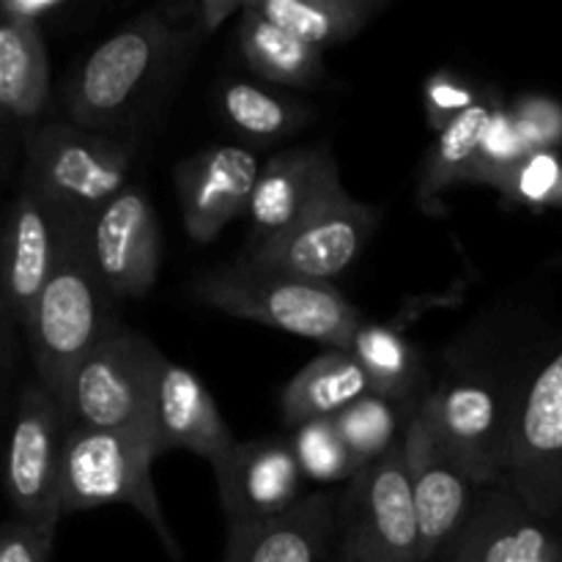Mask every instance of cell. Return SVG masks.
<instances>
[{
    "label": "cell",
    "instance_id": "obj_1",
    "mask_svg": "<svg viewBox=\"0 0 562 562\" xmlns=\"http://www.w3.org/2000/svg\"><path fill=\"white\" fill-rule=\"evenodd\" d=\"M195 38L157 14L143 11L104 38L71 71L64 88L66 121L124 137L148 104L170 86L173 71L195 47Z\"/></svg>",
    "mask_w": 562,
    "mask_h": 562
},
{
    "label": "cell",
    "instance_id": "obj_2",
    "mask_svg": "<svg viewBox=\"0 0 562 562\" xmlns=\"http://www.w3.org/2000/svg\"><path fill=\"white\" fill-rule=\"evenodd\" d=\"M190 291L212 311L311 338L324 349L346 351L355 329L366 322L360 307L333 283L274 272L245 258L198 274Z\"/></svg>",
    "mask_w": 562,
    "mask_h": 562
},
{
    "label": "cell",
    "instance_id": "obj_3",
    "mask_svg": "<svg viewBox=\"0 0 562 562\" xmlns=\"http://www.w3.org/2000/svg\"><path fill=\"white\" fill-rule=\"evenodd\" d=\"M86 223L71 234L58 267L44 283L22 329L33 376L58 398L71 368L119 324L115 302L104 291L86 250Z\"/></svg>",
    "mask_w": 562,
    "mask_h": 562
},
{
    "label": "cell",
    "instance_id": "obj_4",
    "mask_svg": "<svg viewBox=\"0 0 562 562\" xmlns=\"http://www.w3.org/2000/svg\"><path fill=\"white\" fill-rule=\"evenodd\" d=\"M159 456L162 453L148 434L69 426L60 464V514L130 505L157 532L165 552L181 560V547L154 488L151 467Z\"/></svg>",
    "mask_w": 562,
    "mask_h": 562
},
{
    "label": "cell",
    "instance_id": "obj_5",
    "mask_svg": "<svg viewBox=\"0 0 562 562\" xmlns=\"http://www.w3.org/2000/svg\"><path fill=\"white\" fill-rule=\"evenodd\" d=\"M20 181L64 212L91 217L130 187L135 146L121 135L49 121L22 137Z\"/></svg>",
    "mask_w": 562,
    "mask_h": 562
},
{
    "label": "cell",
    "instance_id": "obj_6",
    "mask_svg": "<svg viewBox=\"0 0 562 562\" xmlns=\"http://www.w3.org/2000/svg\"><path fill=\"white\" fill-rule=\"evenodd\" d=\"M162 357L146 335L119 324L71 368L60 387L58 404L69 426L154 437L151 393Z\"/></svg>",
    "mask_w": 562,
    "mask_h": 562
},
{
    "label": "cell",
    "instance_id": "obj_7",
    "mask_svg": "<svg viewBox=\"0 0 562 562\" xmlns=\"http://www.w3.org/2000/svg\"><path fill=\"white\" fill-rule=\"evenodd\" d=\"M66 431L69 420L58 398L31 373L22 382L5 437L0 488L11 508V519L42 530H58L64 519L60 464H64Z\"/></svg>",
    "mask_w": 562,
    "mask_h": 562
},
{
    "label": "cell",
    "instance_id": "obj_8",
    "mask_svg": "<svg viewBox=\"0 0 562 562\" xmlns=\"http://www.w3.org/2000/svg\"><path fill=\"white\" fill-rule=\"evenodd\" d=\"M340 562H420V536L401 442L362 467L335 505Z\"/></svg>",
    "mask_w": 562,
    "mask_h": 562
},
{
    "label": "cell",
    "instance_id": "obj_9",
    "mask_svg": "<svg viewBox=\"0 0 562 562\" xmlns=\"http://www.w3.org/2000/svg\"><path fill=\"white\" fill-rule=\"evenodd\" d=\"M82 220L88 217L64 212L22 181L16 184L0 225V302L20 333Z\"/></svg>",
    "mask_w": 562,
    "mask_h": 562
},
{
    "label": "cell",
    "instance_id": "obj_10",
    "mask_svg": "<svg viewBox=\"0 0 562 562\" xmlns=\"http://www.w3.org/2000/svg\"><path fill=\"white\" fill-rule=\"evenodd\" d=\"M86 250L110 300H140L162 267V228L140 187H126L88 217Z\"/></svg>",
    "mask_w": 562,
    "mask_h": 562
},
{
    "label": "cell",
    "instance_id": "obj_11",
    "mask_svg": "<svg viewBox=\"0 0 562 562\" xmlns=\"http://www.w3.org/2000/svg\"><path fill=\"white\" fill-rule=\"evenodd\" d=\"M376 209L355 201L346 192L280 236L247 247L241 258L294 278L333 283V278L346 272L360 258L376 231Z\"/></svg>",
    "mask_w": 562,
    "mask_h": 562
},
{
    "label": "cell",
    "instance_id": "obj_12",
    "mask_svg": "<svg viewBox=\"0 0 562 562\" xmlns=\"http://www.w3.org/2000/svg\"><path fill=\"white\" fill-rule=\"evenodd\" d=\"M412 505L420 536V562H437L472 510V481L439 442L426 406L415 409L401 437Z\"/></svg>",
    "mask_w": 562,
    "mask_h": 562
},
{
    "label": "cell",
    "instance_id": "obj_13",
    "mask_svg": "<svg viewBox=\"0 0 562 562\" xmlns=\"http://www.w3.org/2000/svg\"><path fill=\"white\" fill-rule=\"evenodd\" d=\"M346 195L340 184V170L333 151L322 143L316 146H296L274 154L258 170L250 203H247V223H250V245L280 236L318 212L327 203Z\"/></svg>",
    "mask_w": 562,
    "mask_h": 562
},
{
    "label": "cell",
    "instance_id": "obj_14",
    "mask_svg": "<svg viewBox=\"0 0 562 562\" xmlns=\"http://www.w3.org/2000/svg\"><path fill=\"white\" fill-rule=\"evenodd\" d=\"M258 170L261 162L245 146H209L181 159L173 181L187 236L209 245L225 225L245 214Z\"/></svg>",
    "mask_w": 562,
    "mask_h": 562
},
{
    "label": "cell",
    "instance_id": "obj_15",
    "mask_svg": "<svg viewBox=\"0 0 562 562\" xmlns=\"http://www.w3.org/2000/svg\"><path fill=\"white\" fill-rule=\"evenodd\" d=\"M212 470L228 525L285 514L305 497L307 481L291 453L289 439L234 442Z\"/></svg>",
    "mask_w": 562,
    "mask_h": 562
},
{
    "label": "cell",
    "instance_id": "obj_16",
    "mask_svg": "<svg viewBox=\"0 0 562 562\" xmlns=\"http://www.w3.org/2000/svg\"><path fill=\"white\" fill-rule=\"evenodd\" d=\"M439 442L464 470L472 486L488 483L510 453L508 439L499 437V401L488 384L477 379L442 382L423 398Z\"/></svg>",
    "mask_w": 562,
    "mask_h": 562
},
{
    "label": "cell",
    "instance_id": "obj_17",
    "mask_svg": "<svg viewBox=\"0 0 562 562\" xmlns=\"http://www.w3.org/2000/svg\"><path fill=\"white\" fill-rule=\"evenodd\" d=\"M151 428L162 453L192 450L209 464H217L236 442L201 379L168 357L159 360L154 373Z\"/></svg>",
    "mask_w": 562,
    "mask_h": 562
},
{
    "label": "cell",
    "instance_id": "obj_18",
    "mask_svg": "<svg viewBox=\"0 0 562 562\" xmlns=\"http://www.w3.org/2000/svg\"><path fill=\"white\" fill-rule=\"evenodd\" d=\"M335 505L329 494L313 492L285 514L228 525L223 562H329Z\"/></svg>",
    "mask_w": 562,
    "mask_h": 562
},
{
    "label": "cell",
    "instance_id": "obj_19",
    "mask_svg": "<svg viewBox=\"0 0 562 562\" xmlns=\"http://www.w3.org/2000/svg\"><path fill=\"white\" fill-rule=\"evenodd\" d=\"M49 55L42 27L0 11V124L20 143L47 113Z\"/></svg>",
    "mask_w": 562,
    "mask_h": 562
},
{
    "label": "cell",
    "instance_id": "obj_20",
    "mask_svg": "<svg viewBox=\"0 0 562 562\" xmlns=\"http://www.w3.org/2000/svg\"><path fill=\"white\" fill-rule=\"evenodd\" d=\"M437 562H558L552 541L538 521L499 499L472 505L459 536Z\"/></svg>",
    "mask_w": 562,
    "mask_h": 562
},
{
    "label": "cell",
    "instance_id": "obj_21",
    "mask_svg": "<svg viewBox=\"0 0 562 562\" xmlns=\"http://www.w3.org/2000/svg\"><path fill=\"white\" fill-rule=\"evenodd\" d=\"M368 393L371 384L355 357L344 349H327L285 384L280 393V415L291 428L311 420H333Z\"/></svg>",
    "mask_w": 562,
    "mask_h": 562
},
{
    "label": "cell",
    "instance_id": "obj_22",
    "mask_svg": "<svg viewBox=\"0 0 562 562\" xmlns=\"http://www.w3.org/2000/svg\"><path fill=\"white\" fill-rule=\"evenodd\" d=\"M247 9L307 47L324 49L351 42L387 9L384 0H247Z\"/></svg>",
    "mask_w": 562,
    "mask_h": 562
},
{
    "label": "cell",
    "instance_id": "obj_23",
    "mask_svg": "<svg viewBox=\"0 0 562 562\" xmlns=\"http://www.w3.org/2000/svg\"><path fill=\"white\" fill-rule=\"evenodd\" d=\"M349 351L368 376L373 395L415 412L426 395L423 387V357L398 329L387 324L362 322L349 340Z\"/></svg>",
    "mask_w": 562,
    "mask_h": 562
},
{
    "label": "cell",
    "instance_id": "obj_24",
    "mask_svg": "<svg viewBox=\"0 0 562 562\" xmlns=\"http://www.w3.org/2000/svg\"><path fill=\"white\" fill-rule=\"evenodd\" d=\"M236 44H239L241 60L247 69L256 71L263 80L274 86L289 88H316L327 80L324 53L307 47L305 42L294 38L291 33L280 31L272 22L261 20L241 5L239 27H236Z\"/></svg>",
    "mask_w": 562,
    "mask_h": 562
},
{
    "label": "cell",
    "instance_id": "obj_25",
    "mask_svg": "<svg viewBox=\"0 0 562 562\" xmlns=\"http://www.w3.org/2000/svg\"><path fill=\"white\" fill-rule=\"evenodd\" d=\"M217 108L241 137L261 146L294 135L316 115L313 104L296 102L294 97L245 80L220 82Z\"/></svg>",
    "mask_w": 562,
    "mask_h": 562
},
{
    "label": "cell",
    "instance_id": "obj_26",
    "mask_svg": "<svg viewBox=\"0 0 562 562\" xmlns=\"http://www.w3.org/2000/svg\"><path fill=\"white\" fill-rule=\"evenodd\" d=\"M494 108L477 99L472 108L456 115L442 132H437V140L428 148V157L420 170V184H417V201L431 209L450 184L461 179H470L472 168L481 154V143L492 124Z\"/></svg>",
    "mask_w": 562,
    "mask_h": 562
},
{
    "label": "cell",
    "instance_id": "obj_27",
    "mask_svg": "<svg viewBox=\"0 0 562 562\" xmlns=\"http://www.w3.org/2000/svg\"><path fill=\"white\" fill-rule=\"evenodd\" d=\"M510 453H516L525 470L562 456V355L554 357L527 390Z\"/></svg>",
    "mask_w": 562,
    "mask_h": 562
},
{
    "label": "cell",
    "instance_id": "obj_28",
    "mask_svg": "<svg viewBox=\"0 0 562 562\" xmlns=\"http://www.w3.org/2000/svg\"><path fill=\"white\" fill-rule=\"evenodd\" d=\"M415 412L382 398V395H362L351 406L333 417V426L338 431L340 442L349 450L357 470L368 467L371 461L382 459L390 448L401 442V426L412 420Z\"/></svg>",
    "mask_w": 562,
    "mask_h": 562
},
{
    "label": "cell",
    "instance_id": "obj_29",
    "mask_svg": "<svg viewBox=\"0 0 562 562\" xmlns=\"http://www.w3.org/2000/svg\"><path fill=\"white\" fill-rule=\"evenodd\" d=\"M300 472L313 483H349L357 475V464L340 442L333 420H311L294 428L289 439Z\"/></svg>",
    "mask_w": 562,
    "mask_h": 562
},
{
    "label": "cell",
    "instance_id": "obj_30",
    "mask_svg": "<svg viewBox=\"0 0 562 562\" xmlns=\"http://www.w3.org/2000/svg\"><path fill=\"white\" fill-rule=\"evenodd\" d=\"M22 355H25V340L20 327L0 302V477H3V453L5 437H9L11 417H14L16 398L25 376H22Z\"/></svg>",
    "mask_w": 562,
    "mask_h": 562
},
{
    "label": "cell",
    "instance_id": "obj_31",
    "mask_svg": "<svg viewBox=\"0 0 562 562\" xmlns=\"http://www.w3.org/2000/svg\"><path fill=\"white\" fill-rule=\"evenodd\" d=\"M241 5L245 0H170V3L154 5V9L165 22L201 44L203 38L214 36L225 22L239 16Z\"/></svg>",
    "mask_w": 562,
    "mask_h": 562
},
{
    "label": "cell",
    "instance_id": "obj_32",
    "mask_svg": "<svg viewBox=\"0 0 562 562\" xmlns=\"http://www.w3.org/2000/svg\"><path fill=\"white\" fill-rule=\"evenodd\" d=\"M423 97H426L428 126L434 132H442L456 115H461L467 108L477 102L475 91L456 75H450V71H437V75L428 77Z\"/></svg>",
    "mask_w": 562,
    "mask_h": 562
},
{
    "label": "cell",
    "instance_id": "obj_33",
    "mask_svg": "<svg viewBox=\"0 0 562 562\" xmlns=\"http://www.w3.org/2000/svg\"><path fill=\"white\" fill-rule=\"evenodd\" d=\"M58 530L9 519L0 525V562H49Z\"/></svg>",
    "mask_w": 562,
    "mask_h": 562
},
{
    "label": "cell",
    "instance_id": "obj_34",
    "mask_svg": "<svg viewBox=\"0 0 562 562\" xmlns=\"http://www.w3.org/2000/svg\"><path fill=\"white\" fill-rule=\"evenodd\" d=\"M521 154V137L516 132V124H510L508 115L497 113L494 110L492 124H488L486 137L481 143V154H477V162L472 168L470 179H486L488 170L497 168V165H510Z\"/></svg>",
    "mask_w": 562,
    "mask_h": 562
},
{
    "label": "cell",
    "instance_id": "obj_35",
    "mask_svg": "<svg viewBox=\"0 0 562 562\" xmlns=\"http://www.w3.org/2000/svg\"><path fill=\"white\" fill-rule=\"evenodd\" d=\"M558 176V162H554L549 154H536V157L527 159V162L521 165L519 173H516L514 187L521 198H527V201H541V198H547L549 192H552Z\"/></svg>",
    "mask_w": 562,
    "mask_h": 562
},
{
    "label": "cell",
    "instance_id": "obj_36",
    "mask_svg": "<svg viewBox=\"0 0 562 562\" xmlns=\"http://www.w3.org/2000/svg\"><path fill=\"white\" fill-rule=\"evenodd\" d=\"M69 9H75V3L69 0H0V11L14 20L31 22L36 27H47L53 22L64 20V14Z\"/></svg>",
    "mask_w": 562,
    "mask_h": 562
},
{
    "label": "cell",
    "instance_id": "obj_37",
    "mask_svg": "<svg viewBox=\"0 0 562 562\" xmlns=\"http://www.w3.org/2000/svg\"><path fill=\"white\" fill-rule=\"evenodd\" d=\"M11 146H14V140H11V135L3 130V124H0V176H3L11 165Z\"/></svg>",
    "mask_w": 562,
    "mask_h": 562
}]
</instances>
